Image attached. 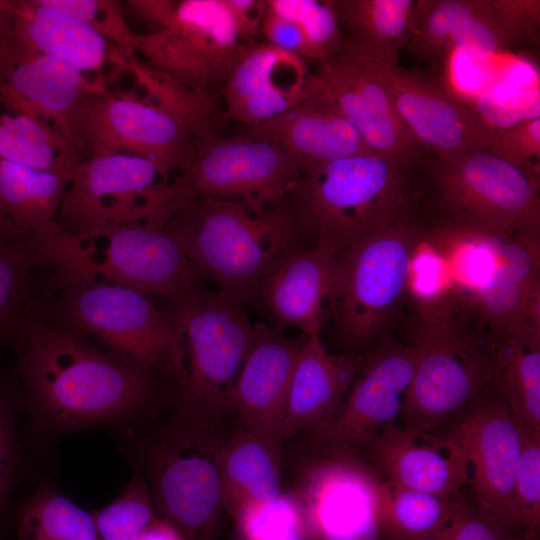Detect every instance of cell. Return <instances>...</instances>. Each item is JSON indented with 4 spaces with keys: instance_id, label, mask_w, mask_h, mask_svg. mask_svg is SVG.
I'll return each mask as SVG.
<instances>
[{
    "instance_id": "36",
    "label": "cell",
    "mask_w": 540,
    "mask_h": 540,
    "mask_svg": "<svg viewBox=\"0 0 540 540\" xmlns=\"http://www.w3.org/2000/svg\"><path fill=\"white\" fill-rule=\"evenodd\" d=\"M16 540H98L93 514L43 484L16 513Z\"/></svg>"
},
{
    "instance_id": "49",
    "label": "cell",
    "mask_w": 540,
    "mask_h": 540,
    "mask_svg": "<svg viewBox=\"0 0 540 540\" xmlns=\"http://www.w3.org/2000/svg\"><path fill=\"white\" fill-rule=\"evenodd\" d=\"M238 37L244 45L256 42L261 35L265 13L264 0H225Z\"/></svg>"
},
{
    "instance_id": "31",
    "label": "cell",
    "mask_w": 540,
    "mask_h": 540,
    "mask_svg": "<svg viewBox=\"0 0 540 540\" xmlns=\"http://www.w3.org/2000/svg\"><path fill=\"white\" fill-rule=\"evenodd\" d=\"M489 336L495 391L519 423L540 432V326L526 323Z\"/></svg>"
},
{
    "instance_id": "16",
    "label": "cell",
    "mask_w": 540,
    "mask_h": 540,
    "mask_svg": "<svg viewBox=\"0 0 540 540\" xmlns=\"http://www.w3.org/2000/svg\"><path fill=\"white\" fill-rule=\"evenodd\" d=\"M462 446L470 468L476 507L504 530H514L513 489L522 436L517 420L495 391L476 404L449 432Z\"/></svg>"
},
{
    "instance_id": "2",
    "label": "cell",
    "mask_w": 540,
    "mask_h": 540,
    "mask_svg": "<svg viewBox=\"0 0 540 540\" xmlns=\"http://www.w3.org/2000/svg\"><path fill=\"white\" fill-rule=\"evenodd\" d=\"M424 162L369 153L307 164L275 209L305 248L339 253L413 215L424 193Z\"/></svg>"
},
{
    "instance_id": "45",
    "label": "cell",
    "mask_w": 540,
    "mask_h": 540,
    "mask_svg": "<svg viewBox=\"0 0 540 540\" xmlns=\"http://www.w3.org/2000/svg\"><path fill=\"white\" fill-rule=\"evenodd\" d=\"M19 453L10 410L0 394V524L8 510L19 466Z\"/></svg>"
},
{
    "instance_id": "20",
    "label": "cell",
    "mask_w": 540,
    "mask_h": 540,
    "mask_svg": "<svg viewBox=\"0 0 540 540\" xmlns=\"http://www.w3.org/2000/svg\"><path fill=\"white\" fill-rule=\"evenodd\" d=\"M322 88L308 61L267 42L245 45L222 86L224 117L253 127Z\"/></svg>"
},
{
    "instance_id": "44",
    "label": "cell",
    "mask_w": 540,
    "mask_h": 540,
    "mask_svg": "<svg viewBox=\"0 0 540 540\" xmlns=\"http://www.w3.org/2000/svg\"><path fill=\"white\" fill-rule=\"evenodd\" d=\"M486 150L522 170L539 175L540 117L496 127Z\"/></svg>"
},
{
    "instance_id": "12",
    "label": "cell",
    "mask_w": 540,
    "mask_h": 540,
    "mask_svg": "<svg viewBox=\"0 0 540 540\" xmlns=\"http://www.w3.org/2000/svg\"><path fill=\"white\" fill-rule=\"evenodd\" d=\"M225 0L172 1L156 30L137 34L149 67L201 93L226 81L244 48Z\"/></svg>"
},
{
    "instance_id": "35",
    "label": "cell",
    "mask_w": 540,
    "mask_h": 540,
    "mask_svg": "<svg viewBox=\"0 0 540 540\" xmlns=\"http://www.w3.org/2000/svg\"><path fill=\"white\" fill-rule=\"evenodd\" d=\"M85 155L48 123L14 112H0V159L70 180Z\"/></svg>"
},
{
    "instance_id": "17",
    "label": "cell",
    "mask_w": 540,
    "mask_h": 540,
    "mask_svg": "<svg viewBox=\"0 0 540 540\" xmlns=\"http://www.w3.org/2000/svg\"><path fill=\"white\" fill-rule=\"evenodd\" d=\"M324 91L356 128L369 149L406 162L425 160L428 150L409 131L372 64L342 52L318 62Z\"/></svg>"
},
{
    "instance_id": "47",
    "label": "cell",
    "mask_w": 540,
    "mask_h": 540,
    "mask_svg": "<svg viewBox=\"0 0 540 540\" xmlns=\"http://www.w3.org/2000/svg\"><path fill=\"white\" fill-rule=\"evenodd\" d=\"M505 531L488 514L468 506L432 540H508Z\"/></svg>"
},
{
    "instance_id": "41",
    "label": "cell",
    "mask_w": 540,
    "mask_h": 540,
    "mask_svg": "<svg viewBox=\"0 0 540 540\" xmlns=\"http://www.w3.org/2000/svg\"><path fill=\"white\" fill-rule=\"evenodd\" d=\"M235 511L246 540H304L308 530L305 514L286 496L248 503Z\"/></svg>"
},
{
    "instance_id": "38",
    "label": "cell",
    "mask_w": 540,
    "mask_h": 540,
    "mask_svg": "<svg viewBox=\"0 0 540 540\" xmlns=\"http://www.w3.org/2000/svg\"><path fill=\"white\" fill-rule=\"evenodd\" d=\"M268 11L293 22L305 42L306 60L320 62L342 47L343 35L331 0H264Z\"/></svg>"
},
{
    "instance_id": "33",
    "label": "cell",
    "mask_w": 540,
    "mask_h": 540,
    "mask_svg": "<svg viewBox=\"0 0 540 540\" xmlns=\"http://www.w3.org/2000/svg\"><path fill=\"white\" fill-rule=\"evenodd\" d=\"M217 458L224 503L235 510L281 496L278 455L247 431L218 448Z\"/></svg>"
},
{
    "instance_id": "14",
    "label": "cell",
    "mask_w": 540,
    "mask_h": 540,
    "mask_svg": "<svg viewBox=\"0 0 540 540\" xmlns=\"http://www.w3.org/2000/svg\"><path fill=\"white\" fill-rule=\"evenodd\" d=\"M166 184L147 159L124 154L86 157L75 169L54 221L69 233L152 223Z\"/></svg>"
},
{
    "instance_id": "3",
    "label": "cell",
    "mask_w": 540,
    "mask_h": 540,
    "mask_svg": "<svg viewBox=\"0 0 540 540\" xmlns=\"http://www.w3.org/2000/svg\"><path fill=\"white\" fill-rule=\"evenodd\" d=\"M155 225L180 246L200 281L246 305L261 283L305 248L273 208L254 214L242 203L166 191Z\"/></svg>"
},
{
    "instance_id": "13",
    "label": "cell",
    "mask_w": 540,
    "mask_h": 540,
    "mask_svg": "<svg viewBox=\"0 0 540 540\" xmlns=\"http://www.w3.org/2000/svg\"><path fill=\"white\" fill-rule=\"evenodd\" d=\"M206 431L175 424L145 452L153 500L183 540H215L223 490Z\"/></svg>"
},
{
    "instance_id": "10",
    "label": "cell",
    "mask_w": 540,
    "mask_h": 540,
    "mask_svg": "<svg viewBox=\"0 0 540 540\" xmlns=\"http://www.w3.org/2000/svg\"><path fill=\"white\" fill-rule=\"evenodd\" d=\"M423 230L411 215L338 253L332 321L349 347L386 334L408 297L411 258Z\"/></svg>"
},
{
    "instance_id": "25",
    "label": "cell",
    "mask_w": 540,
    "mask_h": 540,
    "mask_svg": "<svg viewBox=\"0 0 540 540\" xmlns=\"http://www.w3.org/2000/svg\"><path fill=\"white\" fill-rule=\"evenodd\" d=\"M337 255L327 245L303 248L261 283L258 298L274 317L275 326L319 335L332 320Z\"/></svg>"
},
{
    "instance_id": "30",
    "label": "cell",
    "mask_w": 540,
    "mask_h": 540,
    "mask_svg": "<svg viewBox=\"0 0 540 540\" xmlns=\"http://www.w3.org/2000/svg\"><path fill=\"white\" fill-rule=\"evenodd\" d=\"M331 1L343 35L339 52L370 64H398L411 36L415 0Z\"/></svg>"
},
{
    "instance_id": "24",
    "label": "cell",
    "mask_w": 540,
    "mask_h": 540,
    "mask_svg": "<svg viewBox=\"0 0 540 540\" xmlns=\"http://www.w3.org/2000/svg\"><path fill=\"white\" fill-rule=\"evenodd\" d=\"M468 303L490 333L540 326V232L502 238L491 276Z\"/></svg>"
},
{
    "instance_id": "46",
    "label": "cell",
    "mask_w": 540,
    "mask_h": 540,
    "mask_svg": "<svg viewBox=\"0 0 540 540\" xmlns=\"http://www.w3.org/2000/svg\"><path fill=\"white\" fill-rule=\"evenodd\" d=\"M492 4L512 45L537 35L539 0H492Z\"/></svg>"
},
{
    "instance_id": "37",
    "label": "cell",
    "mask_w": 540,
    "mask_h": 540,
    "mask_svg": "<svg viewBox=\"0 0 540 540\" xmlns=\"http://www.w3.org/2000/svg\"><path fill=\"white\" fill-rule=\"evenodd\" d=\"M37 267L47 263L30 243H0V337L21 340Z\"/></svg>"
},
{
    "instance_id": "23",
    "label": "cell",
    "mask_w": 540,
    "mask_h": 540,
    "mask_svg": "<svg viewBox=\"0 0 540 540\" xmlns=\"http://www.w3.org/2000/svg\"><path fill=\"white\" fill-rule=\"evenodd\" d=\"M369 456L389 484L440 496H460L470 484L461 444L450 434L409 432L396 424L366 444Z\"/></svg>"
},
{
    "instance_id": "26",
    "label": "cell",
    "mask_w": 540,
    "mask_h": 540,
    "mask_svg": "<svg viewBox=\"0 0 540 540\" xmlns=\"http://www.w3.org/2000/svg\"><path fill=\"white\" fill-rule=\"evenodd\" d=\"M512 46L492 0H416L408 52L423 62H442L465 49L491 55Z\"/></svg>"
},
{
    "instance_id": "15",
    "label": "cell",
    "mask_w": 540,
    "mask_h": 540,
    "mask_svg": "<svg viewBox=\"0 0 540 540\" xmlns=\"http://www.w3.org/2000/svg\"><path fill=\"white\" fill-rule=\"evenodd\" d=\"M100 82L56 58L0 45V104L51 125L84 155L83 129Z\"/></svg>"
},
{
    "instance_id": "48",
    "label": "cell",
    "mask_w": 540,
    "mask_h": 540,
    "mask_svg": "<svg viewBox=\"0 0 540 540\" xmlns=\"http://www.w3.org/2000/svg\"><path fill=\"white\" fill-rule=\"evenodd\" d=\"M261 35L268 44L306 60L305 42L299 28L293 22L268 11L266 7Z\"/></svg>"
},
{
    "instance_id": "8",
    "label": "cell",
    "mask_w": 540,
    "mask_h": 540,
    "mask_svg": "<svg viewBox=\"0 0 540 540\" xmlns=\"http://www.w3.org/2000/svg\"><path fill=\"white\" fill-rule=\"evenodd\" d=\"M55 272L170 299L200 281L177 242L161 227L128 223L69 233L55 221L30 240Z\"/></svg>"
},
{
    "instance_id": "40",
    "label": "cell",
    "mask_w": 540,
    "mask_h": 540,
    "mask_svg": "<svg viewBox=\"0 0 540 540\" xmlns=\"http://www.w3.org/2000/svg\"><path fill=\"white\" fill-rule=\"evenodd\" d=\"M518 424L522 443L514 476V530L532 538L540 524V432Z\"/></svg>"
},
{
    "instance_id": "32",
    "label": "cell",
    "mask_w": 540,
    "mask_h": 540,
    "mask_svg": "<svg viewBox=\"0 0 540 540\" xmlns=\"http://www.w3.org/2000/svg\"><path fill=\"white\" fill-rule=\"evenodd\" d=\"M69 182L64 175L0 159V199L28 242L54 222Z\"/></svg>"
},
{
    "instance_id": "4",
    "label": "cell",
    "mask_w": 540,
    "mask_h": 540,
    "mask_svg": "<svg viewBox=\"0 0 540 540\" xmlns=\"http://www.w3.org/2000/svg\"><path fill=\"white\" fill-rule=\"evenodd\" d=\"M139 84L144 98L106 91L94 100L83 129L84 152L147 159L169 183L195 140L217 133L218 110L211 93L191 90L152 68Z\"/></svg>"
},
{
    "instance_id": "11",
    "label": "cell",
    "mask_w": 540,
    "mask_h": 540,
    "mask_svg": "<svg viewBox=\"0 0 540 540\" xmlns=\"http://www.w3.org/2000/svg\"><path fill=\"white\" fill-rule=\"evenodd\" d=\"M303 165L282 146L242 129L240 135L198 137L166 186L172 196L242 203L254 214L285 198Z\"/></svg>"
},
{
    "instance_id": "43",
    "label": "cell",
    "mask_w": 540,
    "mask_h": 540,
    "mask_svg": "<svg viewBox=\"0 0 540 540\" xmlns=\"http://www.w3.org/2000/svg\"><path fill=\"white\" fill-rule=\"evenodd\" d=\"M46 6L87 24L128 59L136 56V37L122 5L115 0H41Z\"/></svg>"
},
{
    "instance_id": "34",
    "label": "cell",
    "mask_w": 540,
    "mask_h": 540,
    "mask_svg": "<svg viewBox=\"0 0 540 540\" xmlns=\"http://www.w3.org/2000/svg\"><path fill=\"white\" fill-rule=\"evenodd\" d=\"M468 505L460 496H440L381 482L379 519L387 540H432Z\"/></svg>"
},
{
    "instance_id": "1",
    "label": "cell",
    "mask_w": 540,
    "mask_h": 540,
    "mask_svg": "<svg viewBox=\"0 0 540 540\" xmlns=\"http://www.w3.org/2000/svg\"><path fill=\"white\" fill-rule=\"evenodd\" d=\"M18 369L35 417L56 431L122 421L153 391L151 371L29 316Z\"/></svg>"
},
{
    "instance_id": "22",
    "label": "cell",
    "mask_w": 540,
    "mask_h": 540,
    "mask_svg": "<svg viewBox=\"0 0 540 540\" xmlns=\"http://www.w3.org/2000/svg\"><path fill=\"white\" fill-rule=\"evenodd\" d=\"M381 482L351 460L315 467L305 488V519L314 540H380Z\"/></svg>"
},
{
    "instance_id": "52",
    "label": "cell",
    "mask_w": 540,
    "mask_h": 540,
    "mask_svg": "<svg viewBox=\"0 0 540 540\" xmlns=\"http://www.w3.org/2000/svg\"><path fill=\"white\" fill-rule=\"evenodd\" d=\"M12 20V0H0V45L10 35Z\"/></svg>"
},
{
    "instance_id": "28",
    "label": "cell",
    "mask_w": 540,
    "mask_h": 540,
    "mask_svg": "<svg viewBox=\"0 0 540 540\" xmlns=\"http://www.w3.org/2000/svg\"><path fill=\"white\" fill-rule=\"evenodd\" d=\"M363 361L361 355H333L319 335H306L290 384L283 439L302 429L318 431L328 424L339 412Z\"/></svg>"
},
{
    "instance_id": "42",
    "label": "cell",
    "mask_w": 540,
    "mask_h": 540,
    "mask_svg": "<svg viewBox=\"0 0 540 540\" xmlns=\"http://www.w3.org/2000/svg\"><path fill=\"white\" fill-rule=\"evenodd\" d=\"M455 295L448 262L424 228L411 258L408 297L412 298L416 307H427Z\"/></svg>"
},
{
    "instance_id": "29",
    "label": "cell",
    "mask_w": 540,
    "mask_h": 540,
    "mask_svg": "<svg viewBox=\"0 0 540 540\" xmlns=\"http://www.w3.org/2000/svg\"><path fill=\"white\" fill-rule=\"evenodd\" d=\"M13 20L4 44L61 60L79 71L100 69L109 60L124 66L118 48L87 24L41 0H12Z\"/></svg>"
},
{
    "instance_id": "54",
    "label": "cell",
    "mask_w": 540,
    "mask_h": 540,
    "mask_svg": "<svg viewBox=\"0 0 540 540\" xmlns=\"http://www.w3.org/2000/svg\"><path fill=\"white\" fill-rule=\"evenodd\" d=\"M98 540H100V539H98Z\"/></svg>"
},
{
    "instance_id": "19",
    "label": "cell",
    "mask_w": 540,
    "mask_h": 540,
    "mask_svg": "<svg viewBox=\"0 0 540 540\" xmlns=\"http://www.w3.org/2000/svg\"><path fill=\"white\" fill-rule=\"evenodd\" d=\"M417 359L411 345L381 337L336 416L317 432L341 444H366L400 417Z\"/></svg>"
},
{
    "instance_id": "18",
    "label": "cell",
    "mask_w": 540,
    "mask_h": 540,
    "mask_svg": "<svg viewBox=\"0 0 540 540\" xmlns=\"http://www.w3.org/2000/svg\"><path fill=\"white\" fill-rule=\"evenodd\" d=\"M372 65L409 131L436 157L482 150L490 145L496 127L456 95L398 64Z\"/></svg>"
},
{
    "instance_id": "53",
    "label": "cell",
    "mask_w": 540,
    "mask_h": 540,
    "mask_svg": "<svg viewBox=\"0 0 540 540\" xmlns=\"http://www.w3.org/2000/svg\"><path fill=\"white\" fill-rule=\"evenodd\" d=\"M508 540H536V537H526V536H520V537H509Z\"/></svg>"
},
{
    "instance_id": "5",
    "label": "cell",
    "mask_w": 540,
    "mask_h": 540,
    "mask_svg": "<svg viewBox=\"0 0 540 540\" xmlns=\"http://www.w3.org/2000/svg\"><path fill=\"white\" fill-rule=\"evenodd\" d=\"M416 309L410 344L417 359L399 419L406 431L432 433L493 384L495 357L490 336L459 297Z\"/></svg>"
},
{
    "instance_id": "6",
    "label": "cell",
    "mask_w": 540,
    "mask_h": 540,
    "mask_svg": "<svg viewBox=\"0 0 540 540\" xmlns=\"http://www.w3.org/2000/svg\"><path fill=\"white\" fill-rule=\"evenodd\" d=\"M52 277L49 291L56 294L54 311L62 324L58 329L91 337L113 356L164 373L183 386L185 345L168 313L126 287L58 272Z\"/></svg>"
},
{
    "instance_id": "9",
    "label": "cell",
    "mask_w": 540,
    "mask_h": 540,
    "mask_svg": "<svg viewBox=\"0 0 540 540\" xmlns=\"http://www.w3.org/2000/svg\"><path fill=\"white\" fill-rule=\"evenodd\" d=\"M424 199L437 210L434 226L496 237L540 232L539 175L486 149L425 160Z\"/></svg>"
},
{
    "instance_id": "51",
    "label": "cell",
    "mask_w": 540,
    "mask_h": 540,
    "mask_svg": "<svg viewBox=\"0 0 540 540\" xmlns=\"http://www.w3.org/2000/svg\"><path fill=\"white\" fill-rule=\"evenodd\" d=\"M0 243L4 244H27L29 243L17 230L9 218L0 199Z\"/></svg>"
},
{
    "instance_id": "50",
    "label": "cell",
    "mask_w": 540,
    "mask_h": 540,
    "mask_svg": "<svg viewBox=\"0 0 540 540\" xmlns=\"http://www.w3.org/2000/svg\"><path fill=\"white\" fill-rule=\"evenodd\" d=\"M135 540H183L178 530L166 519L158 518Z\"/></svg>"
},
{
    "instance_id": "21",
    "label": "cell",
    "mask_w": 540,
    "mask_h": 540,
    "mask_svg": "<svg viewBox=\"0 0 540 540\" xmlns=\"http://www.w3.org/2000/svg\"><path fill=\"white\" fill-rule=\"evenodd\" d=\"M253 347L229 397L246 431L279 455L287 399L302 340L257 323Z\"/></svg>"
},
{
    "instance_id": "39",
    "label": "cell",
    "mask_w": 540,
    "mask_h": 540,
    "mask_svg": "<svg viewBox=\"0 0 540 540\" xmlns=\"http://www.w3.org/2000/svg\"><path fill=\"white\" fill-rule=\"evenodd\" d=\"M157 508L142 470H137L123 491L106 507L93 514L100 540H135L156 521Z\"/></svg>"
},
{
    "instance_id": "7",
    "label": "cell",
    "mask_w": 540,
    "mask_h": 540,
    "mask_svg": "<svg viewBox=\"0 0 540 540\" xmlns=\"http://www.w3.org/2000/svg\"><path fill=\"white\" fill-rule=\"evenodd\" d=\"M168 314L183 337L189 359L179 388L176 424L206 431L229 411V397L256 338L245 304L202 281L170 299Z\"/></svg>"
},
{
    "instance_id": "27",
    "label": "cell",
    "mask_w": 540,
    "mask_h": 540,
    "mask_svg": "<svg viewBox=\"0 0 540 540\" xmlns=\"http://www.w3.org/2000/svg\"><path fill=\"white\" fill-rule=\"evenodd\" d=\"M243 129L278 143L303 166L373 153L323 87L279 116Z\"/></svg>"
}]
</instances>
